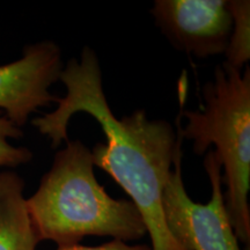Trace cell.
Segmentation results:
<instances>
[{"mask_svg":"<svg viewBox=\"0 0 250 250\" xmlns=\"http://www.w3.org/2000/svg\"><path fill=\"white\" fill-rule=\"evenodd\" d=\"M59 80L66 87L57 108L31 124L57 148L68 142L67 126L77 112H87L101 125L107 143L92 149L94 166L108 173L131 197L151 236L152 250H184L168 230L162 210V192L173 167L177 133L170 123L148 120L144 109L116 118L102 87L95 52L85 46L80 59L72 58Z\"/></svg>","mask_w":250,"mask_h":250,"instance_id":"1","label":"cell"},{"mask_svg":"<svg viewBox=\"0 0 250 250\" xmlns=\"http://www.w3.org/2000/svg\"><path fill=\"white\" fill-rule=\"evenodd\" d=\"M40 241L58 247L79 245L85 236H111L133 241L147 234L136 205L115 199L94 174L92 151L80 140H68L37 191L26 199Z\"/></svg>","mask_w":250,"mask_h":250,"instance_id":"2","label":"cell"},{"mask_svg":"<svg viewBox=\"0 0 250 250\" xmlns=\"http://www.w3.org/2000/svg\"><path fill=\"white\" fill-rule=\"evenodd\" d=\"M186 83L180 81L181 116L184 139L193 142V152L203 155L211 145L224 168L221 183L226 184L225 205L237 241L250 245V68L241 71L223 65L215 67L214 79L203 88L204 107L183 110Z\"/></svg>","mask_w":250,"mask_h":250,"instance_id":"3","label":"cell"},{"mask_svg":"<svg viewBox=\"0 0 250 250\" xmlns=\"http://www.w3.org/2000/svg\"><path fill=\"white\" fill-rule=\"evenodd\" d=\"M177 144L173 167L162 192V210L168 230L184 250H241L228 217L221 190V164L208 149L204 167L211 182L208 204L190 198L182 179V126L176 118Z\"/></svg>","mask_w":250,"mask_h":250,"instance_id":"4","label":"cell"},{"mask_svg":"<svg viewBox=\"0 0 250 250\" xmlns=\"http://www.w3.org/2000/svg\"><path fill=\"white\" fill-rule=\"evenodd\" d=\"M151 13L180 51L206 58L227 48L233 20L226 0H155Z\"/></svg>","mask_w":250,"mask_h":250,"instance_id":"5","label":"cell"},{"mask_svg":"<svg viewBox=\"0 0 250 250\" xmlns=\"http://www.w3.org/2000/svg\"><path fill=\"white\" fill-rule=\"evenodd\" d=\"M62 68L61 48L51 41L26 46L20 59L0 66V109L12 123L23 126L33 112L56 101L49 88Z\"/></svg>","mask_w":250,"mask_h":250,"instance_id":"6","label":"cell"},{"mask_svg":"<svg viewBox=\"0 0 250 250\" xmlns=\"http://www.w3.org/2000/svg\"><path fill=\"white\" fill-rule=\"evenodd\" d=\"M23 190L17 173H0V250H36L40 242Z\"/></svg>","mask_w":250,"mask_h":250,"instance_id":"7","label":"cell"},{"mask_svg":"<svg viewBox=\"0 0 250 250\" xmlns=\"http://www.w3.org/2000/svg\"><path fill=\"white\" fill-rule=\"evenodd\" d=\"M233 26L225 50L228 66L241 71L250 59V2L249 0H227Z\"/></svg>","mask_w":250,"mask_h":250,"instance_id":"8","label":"cell"},{"mask_svg":"<svg viewBox=\"0 0 250 250\" xmlns=\"http://www.w3.org/2000/svg\"><path fill=\"white\" fill-rule=\"evenodd\" d=\"M23 132L0 110V167L14 168L26 165L33 159V153L26 147H17L9 139H20Z\"/></svg>","mask_w":250,"mask_h":250,"instance_id":"9","label":"cell"},{"mask_svg":"<svg viewBox=\"0 0 250 250\" xmlns=\"http://www.w3.org/2000/svg\"><path fill=\"white\" fill-rule=\"evenodd\" d=\"M57 250H152L149 246L146 245H136L130 246L126 242L121 241V240H111L107 243H103L98 247H86L81 245L65 246L58 247Z\"/></svg>","mask_w":250,"mask_h":250,"instance_id":"10","label":"cell"}]
</instances>
